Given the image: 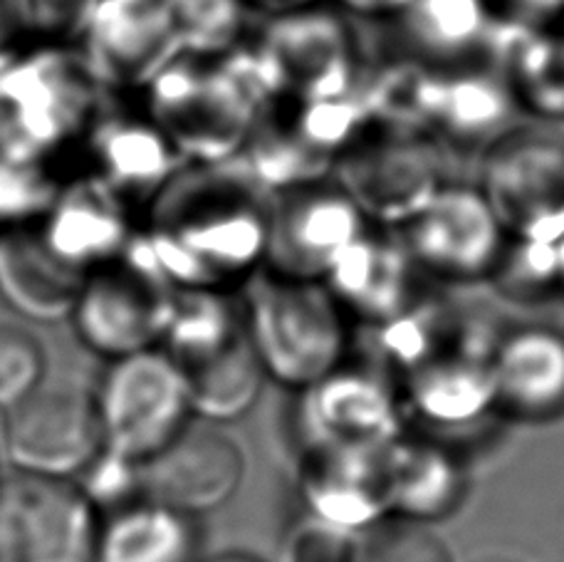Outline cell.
<instances>
[{
  "label": "cell",
  "mask_w": 564,
  "mask_h": 562,
  "mask_svg": "<svg viewBox=\"0 0 564 562\" xmlns=\"http://www.w3.org/2000/svg\"><path fill=\"white\" fill-rule=\"evenodd\" d=\"M107 93L83 47L37 43L0 73V132L67 154Z\"/></svg>",
  "instance_id": "ba28073f"
},
{
  "label": "cell",
  "mask_w": 564,
  "mask_h": 562,
  "mask_svg": "<svg viewBox=\"0 0 564 562\" xmlns=\"http://www.w3.org/2000/svg\"><path fill=\"white\" fill-rule=\"evenodd\" d=\"M3 446L10 466L73 478L105 451L93 389L45 379L3 414Z\"/></svg>",
  "instance_id": "4fadbf2b"
},
{
  "label": "cell",
  "mask_w": 564,
  "mask_h": 562,
  "mask_svg": "<svg viewBox=\"0 0 564 562\" xmlns=\"http://www.w3.org/2000/svg\"><path fill=\"white\" fill-rule=\"evenodd\" d=\"M525 117L502 67L473 65L441 75L429 134L448 154L458 176V164L468 166L473 176L486 149Z\"/></svg>",
  "instance_id": "d6986e66"
},
{
  "label": "cell",
  "mask_w": 564,
  "mask_h": 562,
  "mask_svg": "<svg viewBox=\"0 0 564 562\" xmlns=\"http://www.w3.org/2000/svg\"><path fill=\"white\" fill-rule=\"evenodd\" d=\"M178 367L184 369L194 417L210 424H226L253 409L265 379L248 329L228 345Z\"/></svg>",
  "instance_id": "7402d4cb"
},
{
  "label": "cell",
  "mask_w": 564,
  "mask_h": 562,
  "mask_svg": "<svg viewBox=\"0 0 564 562\" xmlns=\"http://www.w3.org/2000/svg\"><path fill=\"white\" fill-rule=\"evenodd\" d=\"M73 179L102 188L144 220L149 206L188 162L151 119L137 93H107L67 149Z\"/></svg>",
  "instance_id": "5b68a950"
},
{
  "label": "cell",
  "mask_w": 564,
  "mask_h": 562,
  "mask_svg": "<svg viewBox=\"0 0 564 562\" xmlns=\"http://www.w3.org/2000/svg\"><path fill=\"white\" fill-rule=\"evenodd\" d=\"M406 246L423 266L441 273L473 275L500 253L502 230L476 179L456 176L404 226Z\"/></svg>",
  "instance_id": "ac0fdd59"
},
{
  "label": "cell",
  "mask_w": 564,
  "mask_h": 562,
  "mask_svg": "<svg viewBox=\"0 0 564 562\" xmlns=\"http://www.w3.org/2000/svg\"><path fill=\"white\" fill-rule=\"evenodd\" d=\"M375 122L361 95L337 99L265 97L243 159L273 194L327 179Z\"/></svg>",
  "instance_id": "8992f818"
},
{
  "label": "cell",
  "mask_w": 564,
  "mask_h": 562,
  "mask_svg": "<svg viewBox=\"0 0 564 562\" xmlns=\"http://www.w3.org/2000/svg\"><path fill=\"white\" fill-rule=\"evenodd\" d=\"M37 45L25 0H0V73Z\"/></svg>",
  "instance_id": "f1b7e54d"
},
{
  "label": "cell",
  "mask_w": 564,
  "mask_h": 562,
  "mask_svg": "<svg viewBox=\"0 0 564 562\" xmlns=\"http://www.w3.org/2000/svg\"><path fill=\"white\" fill-rule=\"evenodd\" d=\"M200 562H263V560H258L256 555H248V553H218L214 558H200Z\"/></svg>",
  "instance_id": "1f68e13d"
},
{
  "label": "cell",
  "mask_w": 564,
  "mask_h": 562,
  "mask_svg": "<svg viewBox=\"0 0 564 562\" xmlns=\"http://www.w3.org/2000/svg\"><path fill=\"white\" fill-rule=\"evenodd\" d=\"M200 518L141 496L99 516L93 562H200Z\"/></svg>",
  "instance_id": "ffe728a7"
},
{
  "label": "cell",
  "mask_w": 564,
  "mask_h": 562,
  "mask_svg": "<svg viewBox=\"0 0 564 562\" xmlns=\"http://www.w3.org/2000/svg\"><path fill=\"white\" fill-rule=\"evenodd\" d=\"M246 3L256 10L260 18H270V15H280L288 13V10H297L312 3H319V0H246Z\"/></svg>",
  "instance_id": "4dcf8cb0"
},
{
  "label": "cell",
  "mask_w": 564,
  "mask_h": 562,
  "mask_svg": "<svg viewBox=\"0 0 564 562\" xmlns=\"http://www.w3.org/2000/svg\"><path fill=\"white\" fill-rule=\"evenodd\" d=\"M73 182L67 154L0 132V230L35 224Z\"/></svg>",
  "instance_id": "603a6c76"
},
{
  "label": "cell",
  "mask_w": 564,
  "mask_h": 562,
  "mask_svg": "<svg viewBox=\"0 0 564 562\" xmlns=\"http://www.w3.org/2000/svg\"><path fill=\"white\" fill-rule=\"evenodd\" d=\"M246 325L265 375L285 385H312L335 367L341 327L329 298L312 283L268 273L256 280Z\"/></svg>",
  "instance_id": "8fae6325"
},
{
  "label": "cell",
  "mask_w": 564,
  "mask_h": 562,
  "mask_svg": "<svg viewBox=\"0 0 564 562\" xmlns=\"http://www.w3.org/2000/svg\"><path fill=\"white\" fill-rule=\"evenodd\" d=\"M359 25H387L411 6V0H332Z\"/></svg>",
  "instance_id": "f546056e"
},
{
  "label": "cell",
  "mask_w": 564,
  "mask_h": 562,
  "mask_svg": "<svg viewBox=\"0 0 564 562\" xmlns=\"http://www.w3.org/2000/svg\"><path fill=\"white\" fill-rule=\"evenodd\" d=\"M137 95L186 162L243 156L263 105L243 63L191 53L169 60Z\"/></svg>",
  "instance_id": "3957f363"
},
{
  "label": "cell",
  "mask_w": 564,
  "mask_h": 562,
  "mask_svg": "<svg viewBox=\"0 0 564 562\" xmlns=\"http://www.w3.org/2000/svg\"><path fill=\"white\" fill-rule=\"evenodd\" d=\"M332 176L367 220L404 226L458 174L429 132L387 127L375 119L339 156Z\"/></svg>",
  "instance_id": "9c48e42d"
},
{
  "label": "cell",
  "mask_w": 564,
  "mask_h": 562,
  "mask_svg": "<svg viewBox=\"0 0 564 562\" xmlns=\"http://www.w3.org/2000/svg\"><path fill=\"white\" fill-rule=\"evenodd\" d=\"M369 60L365 25L319 0L260 20L240 63L263 99H337L359 95Z\"/></svg>",
  "instance_id": "7a4b0ae2"
},
{
  "label": "cell",
  "mask_w": 564,
  "mask_h": 562,
  "mask_svg": "<svg viewBox=\"0 0 564 562\" xmlns=\"http://www.w3.org/2000/svg\"><path fill=\"white\" fill-rule=\"evenodd\" d=\"M176 293L139 230L122 253L89 270L69 317L89 349L117 359L164 343Z\"/></svg>",
  "instance_id": "52a82bcc"
},
{
  "label": "cell",
  "mask_w": 564,
  "mask_h": 562,
  "mask_svg": "<svg viewBox=\"0 0 564 562\" xmlns=\"http://www.w3.org/2000/svg\"><path fill=\"white\" fill-rule=\"evenodd\" d=\"M351 562H453L443 538L411 520H389L371 528Z\"/></svg>",
  "instance_id": "484cf974"
},
{
  "label": "cell",
  "mask_w": 564,
  "mask_h": 562,
  "mask_svg": "<svg viewBox=\"0 0 564 562\" xmlns=\"http://www.w3.org/2000/svg\"><path fill=\"white\" fill-rule=\"evenodd\" d=\"M498 389L522 409H547L564 397V343L552 335H522L498 363Z\"/></svg>",
  "instance_id": "d4e9b609"
},
{
  "label": "cell",
  "mask_w": 564,
  "mask_h": 562,
  "mask_svg": "<svg viewBox=\"0 0 564 562\" xmlns=\"http://www.w3.org/2000/svg\"><path fill=\"white\" fill-rule=\"evenodd\" d=\"M473 562H520V560L508 558V555H482V558L473 560Z\"/></svg>",
  "instance_id": "d6a6232c"
},
{
  "label": "cell",
  "mask_w": 564,
  "mask_h": 562,
  "mask_svg": "<svg viewBox=\"0 0 564 562\" xmlns=\"http://www.w3.org/2000/svg\"><path fill=\"white\" fill-rule=\"evenodd\" d=\"M47 375L40 339L25 327L0 323V414L23 401Z\"/></svg>",
  "instance_id": "4316f807"
},
{
  "label": "cell",
  "mask_w": 564,
  "mask_h": 562,
  "mask_svg": "<svg viewBox=\"0 0 564 562\" xmlns=\"http://www.w3.org/2000/svg\"><path fill=\"white\" fill-rule=\"evenodd\" d=\"M99 510L73 478L0 468V562H93Z\"/></svg>",
  "instance_id": "7c38bea8"
},
{
  "label": "cell",
  "mask_w": 564,
  "mask_h": 562,
  "mask_svg": "<svg viewBox=\"0 0 564 562\" xmlns=\"http://www.w3.org/2000/svg\"><path fill=\"white\" fill-rule=\"evenodd\" d=\"M473 179L508 236L530 246L564 238V122L520 119L486 149Z\"/></svg>",
  "instance_id": "277c9868"
},
{
  "label": "cell",
  "mask_w": 564,
  "mask_h": 562,
  "mask_svg": "<svg viewBox=\"0 0 564 562\" xmlns=\"http://www.w3.org/2000/svg\"><path fill=\"white\" fill-rule=\"evenodd\" d=\"M367 216L335 176L278 191L265 258L270 273L312 280L365 236Z\"/></svg>",
  "instance_id": "5bb4252c"
},
{
  "label": "cell",
  "mask_w": 564,
  "mask_h": 562,
  "mask_svg": "<svg viewBox=\"0 0 564 562\" xmlns=\"http://www.w3.org/2000/svg\"><path fill=\"white\" fill-rule=\"evenodd\" d=\"M102 0H25L37 43L83 47Z\"/></svg>",
  "instance_id": "83f0119b"
},
{
  "label": "cell",
  "mask_w": 564,
  "mask_h": 562,
  "mask_svg": "<svg viewBox=\"0 0 564 562\" xmlns=\"http://www.w3.org/2000/svg\"><path fill=\"white\" fill-rule=\"evenodd\" d=\"M95 399L105 451L132 464L154 456L196 419L184 369L156 347L109 359Z\"/></svg>",
  "instance_id": "30bf717a"
},
{
  "label": "cell",
  "mask_w": 564,
  "mask_h": 562,
  "mask_svg": "<svg viewBox=\"0 0 564 562\" xmlns=\"http://www.w3.org/2000/svg\"><path fill=\"white\" fill-rule=\"evenodd\" d=\"M500 15L492 0H411L387 25H365L371 57H409L436 73L496 65Z\"/></svg>",
  "instance_id": "9a60e30c"
},
{
  "label": "cell",
  "mask_w": 564,
  "mask_h": 562,
  "mask_svg": "<svg viewBox=\"0 0 564 562\" xmlns=\"http://www.w3.org/2000/svg\"><path fill=\"white\" fill-rule=\"evenodd\" d=\"M260 20L246 0H178L181 53L240 63Z\"/></svg>",
  "instance_id": "cb8c5ba5"
},
{
  "label": "cell",
  "mask_w": 564,
  "mask_h": 562,
  "mask_svg": "<svg viewBox=\"0 0 564 562\" xmlns=\"http://www.w3.org/2000/svg\"><path fill=\"white\" fill-rule=\"evenodd\" d=\"M83 50L109 93H139L181 53L178 0H102Z\"/></svg>",
  "instance_id": "e0dca14e"
},
{
  "label": "cell",
  "mask_w": 564,
  "mask_h": 562,
  "mask_svg": "<svg viewBox=\"0 0 564 562\" xmlns=\"http://www.w3.org/2000/svg\"><path fill=\"white\" fill-rule=\"evenodd\" d=\"M139 474L147 498L200 518L238 494L246 456L218 424L194 419L164 448L141 461Z\"/></svg>",
  "instance_id": "2e32d148"
},
{
  "label": "cell",
  "mask_w": 564,
  "mask_h": 562,
  "mask_svg": "<svg viewBox=\"0 0 564 562\" xmlns=\"http://www.w3.org/2000/svg\"><path fill=\"white\" fill-rule=\"evenodd\" d=\"M83 280L45 246L33 224L0 230V290L20 313L37 320L69 315Z\"/></svg>",
  "instance_id": "44dd1931"
},
{
  "label": "cell",
  "mask_w": 564,
  "mask_h": 562,
  "mask_svg": "<svg viewBox=\"0 0 564 562\" xmlns=\"http://www.w3.org/2000/svg\"><path fill=\"white\" fill-rule=\"evenodd\" d=\"M273 191L243 156L188 162L149 206L141 234L176 288H216L265 258Z\"/></svg>",
  "instance_id": "6da1fadb"
}]
</instances>
